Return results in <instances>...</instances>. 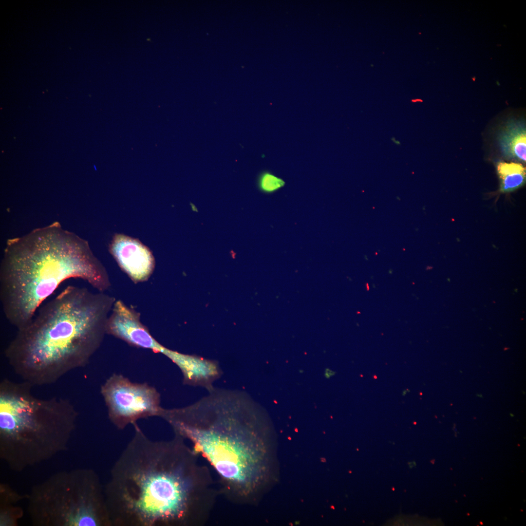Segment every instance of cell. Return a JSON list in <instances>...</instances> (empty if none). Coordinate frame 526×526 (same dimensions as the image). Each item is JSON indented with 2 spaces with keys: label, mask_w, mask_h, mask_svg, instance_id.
<instances>
[{
  "label": "cell",
  "mask_w": 526,
  "mask_h": 526,
  "mask_svg": "<svg viewBox=\"0 0 526 526\" xmlns=\"http://www.w3.org/2000/svg\"><path fill=\"white\" fill-rule=\"evenodd\" d=\"M133 426L106 490L112 526H205L220 495L210 469L180 435L153 441Z\"/></svg>",
  "instance_id": "obj_1"
},
{
  "label": "cell",
  "mask_w": 526,
  "mask_h": 526,
  "mask_svg": "<svg viewBox=\"0 0 526 526\" xmlns=\"http://www.w3.org/2000/svg\"><path fill=\"white\" fill-rule=\"evenodd\" d=\"M208 392L189 406L163 408L160 417L209 464L220 495L235 505L254 504L276 478L269 428L245 393L215 387Z\"/></svg>",
  "instance_id": "obj_2"
},
{
  "label": "cell",
  "mask_w": 526,
  "mask_h": 526,
  "mask_svg": "<svg viewBox=\"0 0 526 526\" xmlns=\"http://www.w3.org/2000/svg\"><path fill=\"white\" fill-rule=\"evenodd\" d=\"M104 292L66 286L42 304L4 351L14 371L32 386L53 383L83 367L101 345L115 301Z\"/></svg>",
  "instance_id": "obj_3"
},
{
  "label": "cell",
  "mask_w": 526,
  "mask_h": 526,
  "mask_svg": "<svg viewBox=\"0 0 526 526\" xmlns=\"http://www.w3.org/2000/svg\"><path fill=\"white\" fill-rule=\"evenodd\" d=\"M0 266V301L17 330L26 326L43 302L64 281L88 282L99 292L111 286L108 273L88 243L60 224L9 239Z\"/></svg>",
  "instance_id": "obj_4"
},
{
  "label": "cell",
  "mask_w": 526,
  "mask_h": 526,
  "mask_svg": "<svg viewBox=\"0 0 526 526\" xmlns=\"http://www.w3.org/2000/svg\"><path fill=\"white\" fill-rule=\"evenodd\" d=\"M32 387L7 379L0 382L1 438L25 443L65 437L76 418L74 407L64 398H39Z\"/></svg>",
  "instance_id": "obj_5"
},
{
  "label": "cell",
  "mask_w": 526,
  "mask_h": 526,
  "mask_svg": "<svg viewBox=\"0 0 526 526\" xmlns=\"http://www.w3.org/2000/svg\"><path fill=\"white\" fill-rule=\"evenodd\" d=\"M101 394L107 408L109 417L119 430L138 420L160 416L163 408L160 394L147 383L131 381L121 374H113L103 384Z\"/></svg>",
  "instance_id": "obj_6"
},
{
  "label": "cell",
  "mask_w": 526,
  "mask_h": 526,
  "mask_svg": "<svg viewBox=\"0 0 526 526\" xmlns=\"http://www.w3.org/2000/svg\"><path fill=\"white\" fill-rule=\"evenodd\" d=\"M107 334L138 348L158 352L161 344L140 321V314L121 301L114 302L106 325Z\"/></svg>",
  "instance_id": "obj_7"
},
{
  "label": "cell",
  "mask_w": 526,
  "mask_h": 526,
  "mask_svg": "<svg viewBox=\"0 0 526 526\" xmlns=\"http://www.w3.org/2000/svg\"><path fill=\"white\" fill-rule=\"evenodd\" d=\"M109 250L120 268L134 282L147 281L152 273L154 258L150 250L137 239L116 234Z\"/></svg>",
  "instance_id": "obj_8"
},
{
  "label": "cell",
  "mask_w": 526,
  "mask_h": 526,
  "mask_svg": "<svg viewBox=\"0 0 526 526\" xmlns=\"http://www.w3.org/2000/svg\"><path fill=\"white\" fill-rule=\"evenodd\" d=\"M161 354L180 369L185 385L202 387L209 392L214 388L213 383L222 376V371L216 360L182 354L166 347Z\"/></svg>",
  "instance_id": "obj_9"
},
{
  "label": "cell",
  "mask_w": 526,
  "mask_h": 526,
  "mask_svg": "<svg viewBox=\"0 0 526 526\" xmlns=\"http://www.w3.org/2000/svg\"><path fill=\"white\" fill-rule=\"evenodd\" d=\"M525 124L519 121L508 123L501 132L499 141L505 157L526 162Z\"/></svg>",
  "instance_id": "obj_10"
},
{
  "label": "cell",
  "mask_w": 526,
  "mask_h": 526,
  "mask_svg": "<svg viewBox=\"0 0 526 526\" xmlns=\"http://www.w3.org/2000/svg\"><path fill=\"white\" fill-rule=\"evenodd\" d=\"M497 172L501 180V191L509 192L520 187L525 182L526 168L520 163L501 162Z\"/></svg>",
  "instance_id": "obj_11"
},
{
  "label": "cell",
  "mask_w": 526,
  "mask_h": 526,
  "mask_svg": "<svg viewBox=\"0 0 526 526\" xmlns=\"http://www.w3.org/2000/svg\"><path fill=\"white\" fill-rule=\"evenodd\" d=\"M285 185V182L269 171H263L258 176L257 186L260 191L265 193H273Z\"/></svg>",
  "instance_id": "obj_12"
}]
</instances>
